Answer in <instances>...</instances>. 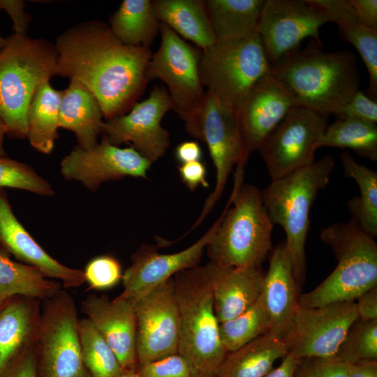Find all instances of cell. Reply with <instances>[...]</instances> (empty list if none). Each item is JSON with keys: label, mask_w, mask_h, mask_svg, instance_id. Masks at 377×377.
Segmentation results:
<instances>
[{"label": "cell", "mask_w": 377, "mask_h": 377, "mask_svg": "<svg viewBox=\"0 0 377 377\" xmlns=\"http://www.w3.org/2000/svg\"><path fill=\"white\" fill-rule=\"evenodd\" d=\"M56 75L76 80L96 96L105 120L127 113L149 82V47L121 43L105 22L74 25L56 39Z\"/></svg>", "instance_id": "6da1fadb"}, {"label": "cell", "mask_w": 377, "mask_h": 377, "mask_svg": "<svg viewBox=\"0 0 377 377\" xmlns=\"http://www.w3.org/2000/svg\"><path fill=\"white\" fill-rule=\"evenodd\" d=\"M313 40L271 64L269 73L297 105L328 117L359 90L360 76L353 52H325Z\"/></svg>", "instance_id": "7a4b0ae2"}, {"label": "cell", "mask_w": 377, "mask_h": 377, "mask_svg": "<svg viewBox=\"0 0 377 377\" xmlns=\"http://www.w3.org/2000/svg\"><path fill=\"white\" fill-rule=\"evenodd\" d=\"M244 167L235 168L232 192L206 246L209 261L232 267H262L272 250L274 224L260 191L243 184Z\"/></svg>", "instance_id": "3957f363"}, {"label": "cell", "mask_w": 377, "mask_h": 377, "mask_svg": "<svg viewBox=\"0 0 377 377\" xmlns=\"http://www.w3.org/2000/svg\"><path fill=\"white\" fill-rule=\"evenodd\" d=\"M0 50V118L6 135L27 138V114L38 87L56 75V46L43 38L13 33Z\"/></svg>", "instance_id": "277c9868"}, {"label": "cell", "mask_w": 377, "mask_h": 377, "mask_svg": "<svg viewBox=\"0 0 377 377\" xmlns=\"http://www.w3.org/2000/svg\"><path fill=\"white\" fill-rule=\"evenodd\" d=\"M335 161L326 155L310 165L272 182L260 191L264 207L272 223L284 230L286 244L300 288L306 274L305 244L309 212L319 191L328 185Z\"/></svg>", "instance_id": "5b68a950"}, {"label": "cell", "mask_w": 377, "mask_h": 377, "mask_svg": "<svg viewBox=\"0 0 377 377\" xmlns=\"http://www.w3.org/2000/svg\"><path fill=\"white\" fill-rule=\"evenodd\" d=\"M173 279L180 318L178 353L186 360L193 377H216L228 352L221 340L203 266L182 270Z\"/></svg>", "instance_id": "8992f818"}, {"label": "cell", "mask_w": 377, "mask_h": 377, "mask_svg": "<svg viewBox=\"0 0 377 377\" xmlns=\"http://www.w3.org/2000/svg\"><path fill=\"white\" fill-rule=\"evenodd\" d=\"M320 239L331 247L337 265L313 290L300 294L299 306L355 301L377 286V243L354 219L323 228Z\"/></svg>", "instance_id": "52a82bcc"}, {"label": "cell", "mask_w": 377, "mask_h": 377, "mask_svg": "<svg viewBox=\"0 0 377 377\" xmlns=\"http://www.w3.org/2000/svg\"><path fill=\"white\" fill-rule=\"evenodd\" d=\"M159 31L161 43L148 63L147 78L149 82L159 79L165 83L173 110L184 123L186 131L201 140L207 98L198 69L201 51L163 23Z\"/></svg>", "instance_id": "ba28073f"}, {"label": "cell", "mask_w": 377, "mask_h": 377, "mask_svg": "<svg viewBox=\"0 0 377 377\" xmlns=\"http://www.w3.org/2000/svg\"><path fill=\"white\" fill-rule=\"evenodd\" d=\"M270 66L257 32L240 40H216L201 50L198 69L206 93L235 110L251 87L269 72Z\"/></svg>", "instance_id": "9c48e42d"}, {"label": "cell", "mask_w": 377, "mask_h": 377, "mask_svg": "<svg viewBox=\"0 0 377 377\" xmlns=\"http://www.w3.org/2000/svg\"><path fill=\"white\" fill-rule=\"evenodd\" d=\"M79 320L66 290L42 301L34 346L38 377H91L82 361Z\"/></svg>", "instance_id": "30bf717a"}, {"label": "cell", "mask_w": 377, "mask_h": 377, "mask_svg": "<svg viewBox=\"0 0 377 377\" xmlns=\"http://www.w3.org/2000/svg\"><path fill=\"white\" fill-rule=\"evenodd\" d=\"M327 117L302 106L293 108L258 149L272 180L315 161Z\"/></svg>", "instance_id": "8fae6325"}, {"label": "cell", "mask_w": 377, "mask_h": 377, "mask_svg": "<svg viewBox=\"0 0 377 377\" xmlns=\"http://www.w3.org/2000/svg\"><path fill=\"white\" fill-rule=\"evenodd\" d=\"M138 368L178 353L180 318L173 277L135 301Z\"/></svg>", "instance_id": "7c38bea8"}, {"label": "cell", "mask_w": 377, "mask_h": 377, "mask_svg": "<svg viewBox=\"0 0 377 377\" xmlns=\"http://www.w3.org/2000/svg\"><path fill=\"white\" fill-rule=\"evenodd\" d=\"M173 105L165 88L155 86L149 96L136 103L126 114L105 120L101 140L119 147L131 142L151 164L166 152L170 134L161 125L163 116Z\"/></svg>", "instance_id": "4fadbf2b"}, {"label": "cell", "mask_w": 377, "mask_h": 377, "mask_svg": "<svg viewBox=\"0 0 377 377\" xmlns=\"http://www.w3.org/2000/svg\"><path fill=\"white\" fill-rule=\"evenodd\" d=\"M357 318L355 301L299 306L283 341L297 358H332Z\"/></svg>", "instance_id": "5bb4252c"}, {"label": "cell", "mask_w": 377, "mask_h": 377, "mask_svg": "<svg viewBox=\"0 0 377 377\" xmlns=\"http://www.w3.org/2000/svg\"><path fill=\"white\" fill-rule=\"evenodd\" d=\"M327 22L326 13L311 0H265L257 32L273 64L307 37L321 43L319 30Z\"/></svg>", "instance_id": "9a60e30c"}, {"label": "cell", "mask_w": 377, "mask_h": 377, "mask_svg": "<svg viewBox=\"0 0 377 377\" xmlns=\"http://www.w3.org/2000/svg\"><path fill=\"white\" fill-rule=\"evenodd\" d=\"M206 94L201 141L207 145L216 170V182L202 212L188 232L200 224L219 200L233 168L245 166L250 156L244 144L235 110Z\"/></svg>", "instance_id": "2e32d148"}, {"label": "cell", "mask_w": 377, "mask_h": 377, "mask_svg": "<svg viewBox=\"0 0 377 377\" xmlns=\"http://www.w3.org/2000/svg\"><path fill=\"white\" fill-rule=\"evenodd\" d=\"M151 163L133 147L101 140L90 149L76 145L60 163L64 179L80 182L91 192L102 183L126 177L147 178Z\"/></svg>", "instance_id": "e0dca14e"}, {"label": "cell", "mask_w": 377, "mask_h": 377, "mask_svg": "<svg viewBox=\"0 0 377 377\" xmlns=\"http://www.w3.org/2000/svg\"><path fill=\"white\" fill-rule=\"evenodd\" d=\"M219 221L218 218L200 238L179 252L161 253L154 245L142 244L131 256V264L123 273L124 289L117 297L135 301L177 273L198 266Z\"/></svg>", "instance_id": "ac0fdd59"}, {"label": "cell", "mask_w": 377, "mask_h": 377, "mask_svg": "<svg viewBox=\"0 0 377 377\" xmlns=\"http://www.w3.org/2000/svg\"><path fill=\"white\" fill-rule=\"evenodd\" d=\"M297 103L269 72L258 80L235 109L240 133L251 155Z\"/></svg>", "instance_id": "d6986e66"}, {"label": "cell", "mask_w": 377, "mask_h": 377, "mask_svg": "<svg viewBox=\"0 0 377 377\" xmlns=\"http://www.w3.org/2000/svg\"><path fill=\"white\" fill-rule=\"evenodd\" d=\"M81 309L112 349L125 373L136 372L135 301L89 295L82 301Z\"/></svg>", "instance_id": "ffe728a7"}, {"label": "cell", "mask_w": 377, "mask_h": 377, "mask_svg": "<svg viewBox=\"0 0 377 377\" xmlns=\"http://www.w3.org/2000/svg\"><path fill=\"white\" fill-rule=\"evenodd\" d=\"M0 247L20 263L38 268L46 277L59 279L64 288L85 282L83 270L60 263L33 238L14 214L4 188H0Z\"/></svg>", "instance_id": "44dd1931"}, {"label": "cell", "mask_w": 377, "mask_h": 377, "mask_svg": "<svg viewBox=\"0 0 377 377\" xmlns=\"http://www.w3.org/2000/svg\"><path fill=\"white\" fill-rule=\"evenodd\" d=\"M269 255L260 297L269 318V332L283 339L299 307L301 289L285 240L276 245Z\"/></svg>", "instance_id": "7402d4cb"}, {"label": "cell", "mask_w": 377, "mask_h": 377, "mask_svg": "<svg viewBox=\"0 0 377 377\" xmlns=\"http://www.w3.org/2000/svg\"><path fill=\"white\" fill-rule=\"evenodd\" d=\"M203 268L219 323L249 309L262 293L265 274L262 267H232L209 261Z\"/></svg>", "instance_id": "603a6c76"}, {"label": "cell", "mask_w": 377, "mask_h": 377, "mask_svg": "<svg viewBox=\"0 0 377 377\" xmlns=\"http://www.w3.org/2000/svg\"><path fill=\"white\" fill-rule=\"evenodd\" d=\"M41 302L15 295L0 304V376L34 348Z\"/></svg>", "instance_id": "cb8c5ba5"}, {"label": "cell", "mask_w": 377, "mask_h": 377, "mask_svg": "<svg viewBox=\"0 0 377 377\" xmlns=\"http://www.w3.org/2000/svg\"><path fill=\"white\" fill-rule=\"evenodd\" d=\"M100 103L94 94L82 83L70 80L62 90L59 110V127L72 131L77 145L90 149L97 143L105 121Z\"/></svg>", "instance_id": "d4e9b609"}, {"label": "cell", "mask_w": 377, "mask_h": 377, "mask_svg": "<svg viewBox=\"0 0 377 377\" xmlns=\"http://www.w3.org/2000/svg\"><path fill=\"white\" fill-rule=\"evenodd\" d=\"M152 4L160 22L201 50L216 40L205 1L154 0Z\"/></svg>", "instance_id": "484cf974"}, {"label": "cell", "mask_w": 377, "mask_h": 377, "mask_svg": "<svg viewBox=\"0 0 377 377\" xmlns=\"http://www.w3.org/2000/svg\"><path fill=\"white\" fill-rule=\"evenodd\" d=\"M327 15L329 22L339 25L347 40L360 54L368 71L369 98L377 96V30L357 19L346 0H311Z\"/></svg>", "instance_id": "4316f807"}, {"label": "cell", "mask_w": 377, "mask_h": 377, "mask_svg": "<svg viewBox=\"0 0 377 377\" xmlns=\"http://www.w3.org/2000/svg\"><path fill=\"white\" fill-rule=\"evenodd\" d=\"M288 353L283 339L269 332L248 344L228 352L216 377H264L274 362Z\"/></svg>", "instance_id": "83f0119b"}, {"label": "cell", "mask_w": 377, "mask_h": 377, "mask_svg": "<svg viewBox=\"0 0 377 377\" xmlns=\"http://www.w3.org/2000/svg\"><path fill=\"white\" fill-rule=\"evenodd\" d=\"M264 2L265 0H205L216 39L240 40L256 34Z\"/></svg>", "instance_id": "f1b7e54d"}, {"label": "cell", "mask_w": 377, "mask_h": 377, "mask_svg": "<svg viewBox=\"0 0 377 377\" xmlns=\"http://www.w3.org/2000/svg\"><path fill=\"white\" fill-rule=\"evenodd\" d=\"M62 91L54 89L45 81L36 89L27 114L30 145L38 151L49 154L59 138V110Z\"/></svg>", "instance_id": "f546056e"}, {"label": "cell", "mask_w": 377, "mask_h": 377, "mask_svg": "<svg viewBox=\"0 0 377 377\" xmlns=\"http://www.w3.org/2000/svg\"><path fill=\"white\" fill-rule=\"evenodd\" d=\"M46 277L38 268L10 258L0 247V304L15 295L43 301L62 289V284Z\"/></svg>", "instance_id": "4dcf8cb0"}, {"label": "cell", "mask_w": 377, "mask_h": 377, "mask_svg": "<svg viewBox=\"0 0 377 377\" xmlns=\"http://www.w3.org/2000/svg\"><path fill=\"white\" fill-rule=\"evenodd\" d=\"M109 22L112 32L121 43L145 47H149L161 24L150 0H124Z\"/></svg>", "instance_id": "1f68e13d"}, {"label": "cell", "mask_w": 377, "mask_h": 377, "mask_svg": "<svg viewBox=\"0 0 377 377\" xmlns=\"http://www.w3.org/2000/svg\"><path fill=\"white\" fill-rule=\"evenodd\" d=\"M346 177L355 181L360 195L347 202L348 210L360 226L369 235L377 236V172L355 161L348 151L340 156Z\"/></svg>", "instance_id": "d6a6232c"}, {"label": "cell", "mask_w": 377, "mask_h": 377, "mask_svg": "<svg viewBox=\"0 0 377 377\" xmlns=\"http://www.w3.org/2000/svg\"><path fill=\"white\" fill-rule=\"evenodd\" d=\"M322 147L349 148L362 157L377 160V126L364 120L337 119L327 126L320 139Z\"/></svg>", "instance_id": "836d02e7"}, {"label": "cell", "mask_w": 377, "mask_h": 377, "mask_svg": "<svg viewBox=\"0 0 377 377\" xmlns=\"http://www.w3.org/2000/svg\"><path fill=\"white\" fill-rule=\"evenodd\" d=\"M84 365L91 377H121L125 371L103 337L87 318L79 320Z\"/></svg>", "instance_id": "e575fe53"}, {"label": "cell", "mask_w": 377, "mask_h": 377, "mask_svg": "<svg viewBox=\"0 0 377 377\" xmlns=\"http://www.w3.org/2000/svg\"><path fill=\"white\" fill-rule=\"evenodd\" d=\"M269 330V318L260 296L240 314L219 323L221 340L228 353L240 348Z\"/></svg>", "instance_id": "d590c367"}, {"label": "cell", "mask_w": 377, "mask_h": 377, "mask_svg": "<svg viewBox=\"0 0 377 377\" xmlns=\"http://www.w3.org/2000/svg\"><path fill=\"white\" fill-rule=\"evenodd\" d=\"M332 358L348 364L377 360V319L357 318Z\"/></svg>", "instance_id": "8d00e7d4"}, {"label": "cell", "mask_w": 377, "mask_h": 377, "mask_svg": "<svg viewBox=\"0 0 377 377\" xmlns=\"http://www.w3.org/2000/svg\"><path fill=\"white\" fill-rule=\"evenodd\" d=\"M12 188L27 191L42 196H53L52 185L27 163L0 157V188Z\"/></svg>", "instance_id": "74e56055"}, {"label": "cell", "mask_w": 377, "mask_h": 377, "mask_svg": "<svg viewBox=\"0 0 377 377\" xmlns=\"http://www.w3.org/2000/svg\"><path fill=\"white\" fill-rule=\"evenodd\" d=\"M83 272L89 288L98 290L116 286L122 280L124 273L120 262L110 254L94 258L87 264Z\"/></svg>", "instance_id": "f35d334b"}, {"label": "cell", "mask_w": 377, "mask_h": 377, "mask_svg": "<svg viewBox=\"0 0 377 377\" xmlns=\"http://www.w3.org/2000/svg\"><path fill=\"white\" fill-rule=\"evenodd\" d=\"M349 365L334 358H297L293 377H348Z\"/></svg>", "instance_id": "ab89813d"}, {"label": "cell", "mask_w": 377, "mask_h": 377, "mask_svg": "<svg viewBox=\"0 0 377 377\" xmlns=\"http://www.w3.org/2000/svg\"><path fill=\"white\" fill-rule=\"evenodd\" d=\"M136 372L140 377H193L188 364L179 353L145 364Z\"/></svg>", "instance_id": "60d3db41"}, {"label": "cell", "mask_w": 377, "mask_h": 377, "mask_svg": "<svg viewBox=\"0 0 377 377\" xmlns=\"http://www.w3.org/2000/svg\"><path fill=\"white\" fill-rule=\"evenodd\" d=\"M337 119H355L377 122V102L357 90L351 98L333 114Z\"/></svg>", "instance_id": "b9f144b4"}, {"label": "cell", "mask_w": 377, "mask_h": 377, "mask_svg": "<svg viewBox=\"0 0 377 377\" xmlns=\"http://www.w3.org/2000/svg\"><path fill=\"white\" fill-rule=\"evenodd\" d=\"M179 174L182 182L194 191L199 186H209L207 179V169L201 161L182 163L178 167Z\"/></svg>", "instance_id": "7bdbcfd3"}, {"label": "cell", "mask_w": 377, "mask_h": 377, "mask_svg": "<svg viewBox=\"0 0 377 377\" xmlns=\"http://www.w3.org/2000/svg\"><path fill=\"white\" fill-rule=\"evenodd\" d=\"M358 21L363 25L377 30V1H347Z\"/></svg>", "instance_id": "ee69618b"}, {"label": "cell", "mask_w": 377, "mask_h": 377, "mask_svg": "<svg viewBox=\"0 0 377 377\" xmlns=\"http://www.w3.org/2000/svg\"><path fill=\"white\" fill-rule=\"evenodd\" d=\"M24 6L25 3L23 1L3 0V9L11 17L15 34H27V29L31 17L24 11Z\"/></svg>", "instance_id": "f6af8a7d"}, {"label": "cell", "mask_w": 377, "mask_h": 377, "mask_svg": "<svg viewBox=\"0 0 377 377\" xmlns=\"http://www.w3.org/2000/svg\"><path fill=\"white\" fill-rule=\"evenodd\" d=\"M355 302L358 318L377 319V286L361 294Z\"/></svg>", "instance_id": "bcb514c9"}, {"label": "cell", "mask_w": 377, "mask_h": 377, "mask_svg": "<svg viewBox=\"0 0 377 377\" xmlns=\"http://www.w3.org/2000/svg\"><path fill=\"white\" fill-rule=\"evenodd\" d=\"M0 377H38L34 348L23 355Z\"/></svg>", "instance_id": "7dc6e473"}, {"label": "cell", "mask_w": 377, "mask_h": 377, "mask_svg": "<svg viewBox=\"0 0 377 377\" xmlns=\"http://www.w3.org/2000/svg\"><path fill=\"white\" fill-rule=\"evenodd\" d=\"M175 154L177 160L182 164L201 161L202 152L197 141H185L177 145Z\"/></svg>", "instance_id": "c3c4849f"}, {"label": "cell", "mask_w": 377, "mask_h": 377, "mask_svg": "<svg viewBox=\"0 0 377 377\" xmlns=\"http://www.w3.org/2000/svg\"><path fill=\"white\" fill-rule=\"evenodd\" d=\"M348 377H377V360H364L350 364Z\"/></svg>", "instance_id": "681fc988"}, {"label": "cell", "mask_w": 377, "mask_h": 377, "mask_svg": "<svg viewBox=\"0 0 377 377\" xmlns=\"http://www.w3.org/2000/svg\"><path fill=\"white\" fill-rule=\"evenodd\" d=\"M297 361V358L288 353L282 358L280 365L276 369H272L264 377H293Z\"/></svg>", "instance_id": "f907efd6"}, {"label": "cell", "mask_w": 377, "mask_h": 377, "mask_svg": "<svg viewBox=\"0 0 377 377\" xmlns=\"http://www.w3.org/2000/svg\"><path fill=\"white\" fill-rule=\"evenodd\" d=\"M6 135V129L4 124L0 118V157L6 156L3 149L4 136Z\"/></svg>", "instance_id": "816d5d0a"}, {"label": "cell", "mask_w": 377, "mask_h": 377, "mask_svg": "<svg viewBox=\"0 0 377 377\" xmlns=\"http://www.w3.org/2000/svg\"><path fill=\"white\" fill-rule=\"evenodd\" d=\"M3 9V0H0V10ZM6 39L3 38L1 35H0V50L3 48V47L4 46V45L6 44Z\"/></svg>", "instance_id": "f5cc1de1"}, {"label": "cell", "mask_w": 377, "mask_h": 377, "mask_svg": "<svg viewBox=\"0 0 377 377\" xmlns=\"http://www.w3.org/2000/svg\"><path fill=\"white\" fill-rule=\"evenodd\" d=\"M121 377H140L137 372L134 373H126L122 375Z\"/></svg>", "instance_id": "db71d44e"}]
</instances>
